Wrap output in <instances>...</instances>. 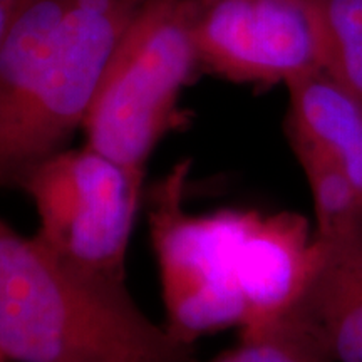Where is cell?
Masks as SVG:
<instances>
[{"instance_id": "cell-12", "label": "cell", "mask_w": 362, "mask_h": 362, "mask_svg": "<svg viewBox=\"0 0 362 362\" xmlns=\"http://www.w3.org/2000/svg\"><path fill=\"white\" fill-rule=\"evenodd\" d=\"M245 342L250 347L252 362H305L297 347L293 346L288 320L274 332Z\"/></svg>"}, {"instance_id": "cell-2", "label": "cell", "mask_w": 362, "mask_h": 362, "mask_svg": "<svg viewBox=\"0 0 362 362\" xmlns=\"http://www.w3.org/2000/svg\"><path fill=\"white\" fill-rule=\"evenodd\" d=\"M193 0H148L117 44L86 115V144L134 171L173 128L198 69Z\"/></svg>"}, {"instance_id": "cell-5", "label": "cell", "mask_w": 362, "mask_h": 362, "mask_svg": "<svg viewBox=\"0 0 362 362\" xmlns=\"http://www.w3.org/2000/svg\"><path fill=\"white\" fill-rule=\"evenodd\" d=\"M144 173L88 144L61 149L22 188L34 203L40 242L76 264L124 279Z\"/></svg>"}, {"instance_id": "cell-3", "label": "cell", "mask_w": 362, "mask_h": 362, "mask_svg": "<svg viewBox=\"0 0 362 362\" xmlns=\"http://www.w3.org/2000/svg\"><path fill=\"white\" fill-rule=\"evenodd\" d=\"M187 163H180L151 203V240L161 280L166 327L192 344L203 334L240 325V247L252 211L192 215L183 206Z\"/></svg>"}, {"instance_id": "cell-1", "label": "cell", "mask_w": 362, "mask_h": 362, "mask_svg": "<svg viewBox=\"0 0 362 362\" xmlns=\"http://www.w3.org/2000/svg\"><path fill=\"white\" fill-rule=\"evenodd\" d=\"M0 349L12 362H188L189 344L124 279L76 264L0 218Z\"/></svg>"}, {"instance_id": "cell-8", "label": "cell", "mask_w": 362, "mask_h": 362, "mask_svg": "<svg viewBox=\"0 0 362 362\" xmlns=\"http://www.w3.org/2000/svg\"><path fill=\"white\" fill-rule=\"evenodd\" d=\"M285 84L296 151H314L336 163L362 197V103L320 69Z\"/></svg>"}, {"instance_id": "cell-14", "label": "cell", "mask_w": 362, "mask_h": 362, "mask_svg": "<svg viewBox=\"0 0 362 362\" xmlns=\"http://www.w3.org/2000/svg\"><path fill=\"white\" fill-rule=\"evenodd\" d=\"M0 2H16V0H0Z\"/></svg>"}, {"instance_id": "cell-13", "label": "cell", "mask_w": 362, "mask_h": 362, "mask_svg": "<svg viewBox=\"0 0 362 362\" xmlns=\"http://www.w3.org/2000/svg\"><path fill=\"white\" fill-rule=\"evenodd\" d=\"M0 362H12L6 354H4L2 349H0Z\"/></svg>"}, {"instance_id": "cell-10", "label": "cell", "mask_w": 362, "mask_h": 362, "mask_svg": "<svg viewBox=\"0 0 362 362\" xmlns=\"http://www.w3.org/2000/svg\"><path fill=\"white\" fill-rule=\"evenodd\" d=\"M317 66L362 103V0H305Z\"/></svg>"}, {"instance_id": "cell-7", "label": "cell", "mask_w": 362, "mask_h": 362, "mask_svg": "<svg viewBox=\"0 0 362 362\" xmlns=\"http://www.w3.org/2000/svg\"><path fill=\"white\" fill-rule=\"evenodd\" d=\"M322 259V245L293 214L252 211L240 247L238 284L245 341L274 332L300 307Z\"/></svg>"}, {"instance_id": "cell-4", "label": "cell", "mask_w": 362, "mask_h": 362, "mask_svg": "<svg viewBox=\"0 0 362 362\" xmlns=\"http://www.w3.org/2000/svg\"><path fill=\"white\" fill-rule=\"evenodd\" d=\"M148 0H69L42 79L0 141V188H24L83 129L106 67Z\"/></svg>"}, {"instance_id": "cell-11", "label": "cell", "mask_w": 362, "mask_h": 362, "mask_svg": "<svg viewBox=\"0 0 362 362\" xmlns=\"http://www.w3.org/2000/svg\"><path fill=\"white\" fill-rule=\"evenodd\" d=\"M314 198L317 240L324 245L361 237L362 197L336 163L314 151H296Z\"/></svg>"}, {"instance_id": "cell-6", "label": "cell", "mask_w": 362, "mask_h": 362, "mask_svg": "<svg viewBox=\"0 0 362 362\" xmlns=\"http://www.w3.org/2000/svg\"><path fill=\"white\" fill-rule=\"evenodd\" d=\"M198 66L247 84L287 83L317 66L305 0H193Z\"/></svg>"}, {"instance_id": "cell-9", "label": "cell", "mask_w": 362, "mask_h": 362, "mask_svg": "<svg viewBox=\"0 0 362 362\" xmlns=\"http://www.w3.org/2000/svg\"><path fill=\"white\" fill-rule=\"evenodd\" d=\"M322 245L307 304L339 362H362V237Z\"/></svg>"}]
</instances>
